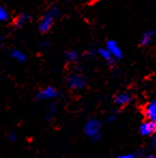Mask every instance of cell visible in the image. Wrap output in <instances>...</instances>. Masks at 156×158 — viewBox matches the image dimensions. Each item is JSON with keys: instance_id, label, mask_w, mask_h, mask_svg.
<instances>
[{"instance_id": "5", "label": "cell", "mask_w": 156, "mask_h": 158, "mask_svg": "<svg viewBox=\"0 0 156 158\" xmlns=\"http://www.w3.org/2000/svg\"><path fill=\"white\" fill-rule=\"evenodd\" d=\"M139 135L145 138H151L154 133H156V122L145 119L139 126Z\"/></svg>"}, {"instance_id": "6", "label": "cell", "mask_w": 156, "mask_h": 158, "mask_svg": "<svg viewBox=\"0 0 156 158\" xmlns=\"http://www.w3.org/2000/svg\"><path fill=\"white\" fill-rule=\"evenodd\" d=\"M106 48L110 52V54L112 55V57L115 59V61L121 60V59L123 58L124 53H123V51H122L121 46L119 45V43H117L115 40H113V39L108 40V41L106 42Z\"/></svg>"}, {"instance_id": "19", "label": "cell", "mask_w": 156, "mask_h": 158, "mask_svg": "<svg viewBox=\"0 0 156 158\" xmlns=\"http://www.w3.org/2000/svg\"><path fill=\"white\" fill-rule=\"evenodd\" d=\"M151 143H152L153 148H156V133H154V135L151 137Z\"/></svg>"}, {"instance_id": "13", "label": "cell", "mask_w": 156, "mask_h": 158, "mask_svg": "<svg viewBox=\"0 0 156 158\" xmlns=\"http://www.w3.org/2000/svg\"><path fill=\"white\" fill-rule=\"evenodd\" d=\"M80 58V55L77 51L74 50H70L65 54V59H66L67 63H70V64H73V63H77Z\"/></svg>"}, {"instance_id": "17", "label": "cell", "mask_w": 156, "mask_h": 158, "mask_svg": "<svg viewBox=\"0 0 156 158\" xmlns=\"http://www.w3.org/2000/svg\"><path fill=\"white\" fill-rule=\"evenodd\" d=\"M8 140L10 142H12V143H15V142H17V140H19V135H17V133L14 132V131H12V132H9Z\"/></svg>"}, {"instance_id": "12", "label": "cell", "mask_w": 156, "mask_h": 158, "mask_svg": "<svg viewBox=\"0 0 156 158\" xmlns=\"http://www.w3.org/2000/svg\"><path fill=\"white\" fill-rule=\"evenodd\" d=\"M29 19H30L29 14H27V13H21V14H19L14 19L13 24H14V26H16V27H19V26H23V25H25V24H27L28 22H29Z\"/></svg>"}, {"instance_id": "7", "label": "cell", "mask_w": 156, "mask_h": 158, "mask_svg": "<svg viewBox=\"0 0 156 158\" xmlns=\"http://www.w3.org/2000/svg\"><path fill=\"white\" fill-rule=\"evenodd\" d=\"M133 101V95L129 92H120L114 96V103L120 108H125Z\"/></svg>"}, {"instance_id": "10", "label": "cell", "mask_w": 156, "mask_h": 158, "mask_svg": "<svg viewBox=\"0 0 156 158\" xmlns=\"http://www.w3.org/2000/svg\"><path fill=\"white\" fill-rule=\"evenodd\" d=\"M97 54H98V56H99L100 58H101L102 60L104 61V63H107V64H114L115 59L113 58L112 55L110 54V52H109V51L107 50L106 48H98Z\"/></svg>"}, {"instance_id": "11", "label": "cell", "mask_w": 156, "mask_h": 158, "mask_svg": "<svg viewBox=\"0 0 156 158\" xmlns=\"http://www.w3.org/2000/svg\"><path fill=\"white\" fill-rule=\"evenodd\" d=\"M10 56H11V58L14 59L17 63L24 64L27 61V55H26L23 51L19 50V48H13L10 53Z\"/></svg>"}, {"instance_id": "8", "label": "cell", "mask_w": 156, "mask_h": 158, "mask_svg": "<svg viewBox=\"0 0 156 158\" xmlns=\"http://www.w3.org/2000/svg\"><path fill=\"white\" fill-rule=\"evenodd\" d=\"M143 114L145 119L156 122V99L146 102L143 108Z\"/></svg>"}, {"instance_id": "15", "label": "cell", "mask_w": 156, "mask_h": 158, "mask_svg": "<svg viewBox=\"0 0 156 158\" xmlns=\"http://www.w3.org/2000/svg\"><path fill=\"white\" fill-rule=\"evenodd\" d=\"M56 111H57V108H56V104H55V102H52V103L50 104V106H48V116H50V117H53L55 115V113H56Z\"/></svg>"}, {"instance_id": "14", "label": "cell", "mask_w": 156, "mask_h": 158, "mask_svg": "<svg viewBox=\"0 0 156 158\" xmlns=\"http://www.w3.org/2000/svg\"><path fill=\"white\" fill-rule=\"evenodd\" d=\"M10 13H9L8 9L3 6H0V23H4L10 19Z\"/></svg>"}, {"instance_id": "9", "label": "cell", "mask_w": 156, "mask_h": 158, "mask_svg": "<svg viewBox=\"0 0 156 158\" xmlns=\"http://www.w3.org/2000/svg\"><path fill=\"white\" fill-rule=\"evenodd\" d=\"M155 38H156L155 31H153V30H146V31L143 32L141 39H140V45L144 46V48H149V46L153 45L155 41Z\"/></svg>"}, {"instance_id": "20", "label": "cell", "mask_w": 156, "mask_h": 158, "mask_svg": "<svg viewBox=\"0 0 156 158\" xmlns=\"http://www.w3.org/2000/svg\"><path fill=\"white\" fill-rule=\"evenodd\" d=\"M66 1H69V0H66Z\"/></svg>"}, {"instance_id": "21", "label": "cell", "mask_w": 156, "mask_h": 158, "mask_svg": "<svg viewBox=\"0 0 156 158\" xmlns=\"http://www.w3.org/2000/svg\"><path fill=\"white\" fill-rule=\"evenodd\" d=\"M13 1H15V0H13Z\"/></svg>"}, {"instance_id": "1", "label": "cell", "mask_w": 156, "mask_h": 158, "mask_svg": "<svg viewBox=\"0 0 156 158\" xmlns=\"http://www.w3.org/2000/svg\"><path fill=\"white\" fill-rule=\"evenodd\" d=\"M61 15L59 9L57 6H52L38 22V30L41 33L48 32L54 26L57 17Z\"/></svg>"}, {"instance_id": "4", "label": "cell", "mask_w": 156, "mask_h": 158, "mask_svg": "<svg viewBox=\"0 0 156 158\" xmlns=\"http://www.w3.org/2000/svg\"><path fill=\"white\" fill-rule=\"evenodd\" d=\"M85 85V79L79 73H71L67 77V86L69 89L73 90V92H80V90L84 89Z\"/></svg>"}, {"instance_id": "16", "label": "cell", "mask_w": 156, "mask_h": 158, "mask_svg": "<svg viewBox=\"0 0 156 158\" xmlns=\"http://www.w3.org/2000/svg\"><path fill=\"white\" fill-rule=\"evenodd\" d=\"M138 157V154L137 153H123V154H120L117 155L116 158H137Z\"/></svg>"}, {"instance_id": "18", "label": "cell", "mask_w": 156, "mask_h": 158, "mask_svg": "<svg viewBox=\"0 0 156 158\" xmlns=\"http://www.w3.org/2000/svg\"><path fill=\"white\" fill-rule=\"evenodd\" d=\"M115 119H116V114H115V113H110V114L107 116V122H108V123H113Z\"/></svg>"}, {"instance_id": "2", "label": "cell", "mask_w": 156, "mask_h": 158, "mask_svg": "<svg viewBox=\"0 0 156 158\" xmlns=\"http://www.w3.org/2000/svg\"><path fill=\"white\" fill-rule=\"evenodd\" d=\"M102 124L98 118L91 117L85 122L83 126V132L93 142H97L101 138Z\"/></svg>"}, {"instance_id": "3", "label": "cell", "mask_w": 156, "mask_h": 158, "mask_svg": "<svg viewBox=\"0 0 156 158\" xmlns=\"http://www.w3.org/2000/svg\"><path fill=\"white\" fill-rule=\"evenodd\" d=\"M61 96L59 90L55 86L46 85L41 87L36 94V99L38 101H54Z\"/></svg>"}]
</instances>
